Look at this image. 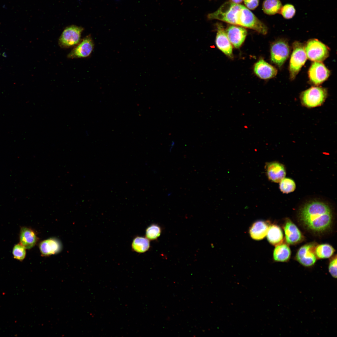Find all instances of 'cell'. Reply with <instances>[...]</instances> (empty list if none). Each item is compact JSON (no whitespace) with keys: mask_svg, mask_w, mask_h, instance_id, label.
Returning <instances> with one entry per match:
<instances>
[{"mask_svg":"<svg viewBox=\"0 0 337 337\" xmlns=\"http://www.w3.org/2000/svg\"><path fill=\"white\" fill-rule=\"evenodd\" d=\"M299 218L303 226L314 232L322 233L331 227L333 219L332 210L326 203L317 200L305 203L301 208Z\"/></svg>","mask_w":337,"mask_h":337,"instance_id":"obj_1","label":"cell"},{"mask_svg":"<svg viewBox=\"0 0 337 337\" xmlns=\"http://www.w3.org/2000/svg\"><path fill=\"white\" fill-rule=\"evenodd\" d=\"M243 6L231 2L222 4L216 11L209 14V20L217 19L233 25H236V17L238 12Z\"/></svg>","mask_w":337,"mask_h":337,"instance_id":"obj_2","label":"cell"},{"mask_svg":"<svg viewBox=\"0 0 337 337\" xmlns=\"http://www.w3.org/2000/svg\"><path fill=\"white\" fill-rule=\"evenodd\" d=\"M236 22V25L252 29L262 34L267 32L266 26L244 6L237 13Z\"/></svg>","mask_w":337,"mask_h":337,"instance_id":"obj_3","label":"cell"},{"mask_svg":"<svg viewBox=\"0 0 337 337\" xmlns=\"http://www.w3.org/2000/svg\"><path fill=\"white\" fill-rule=\"evenodd\" d=\"M327 90L325 88L312 87L303 92L300 95L302 104L308 108H313L322 105L326 100Z\"/></svg>","mask_w":337,"mask_h":337,"instance_id":"obj_4","label":"cell"},{"mask_svg":"<svg viewBox=\"0 0 337 337\" xmlns=\"http://www.w3.org/2000/svg\"><path fill=\"white\" fill-rule=\"evenodd\" d=\"M293 47L289 66L290 76L291 80L295 78L307 58L304 47L301 43L295 42L293 44Z\"/></svg>","mask_w":337,"mask_h":337,"instance_id":"obj_5","label":"cell"},{"mask_svg":"<svg viewBox=\"0 0 337 337\" xmlns=\"http://www.w3.org/2000/svg\"><path fill=\"white\" fill-rule=\"evenodd\" d=\"M83 27L75 25L68 26L65 28L59 37L58 43L62 48L74 47L81 40Z\"/></svg>","mask_w":337,"mask_h":337,"instance_id":"obj_6","label":"cell"},{"mask_svg":"<svg viewBox=\"0 0 337 337\" xmlns=\"http://www.w3.org/2000/svg\"><path fill=\"white\" fill-rule=\"evenodd\" d=\"M307 57L310 60L321 62L329 56V49L325 44L315 39L309 40L304 47Z\"/></svg>","mask_w":337,"mask_h":337,"instance_id":"obj_7","label":"cell"},{"mask_svg":"<svg viewBox=\"0 0 337 337\" xmlns=\"http://www.w3.org/2000/svg\"><path fill=\"white\" fill-rule=\"evenodd\" d=\"M270 52L271 61L280 67L289 57L290 52L289 46L286 41L280 39L272 44Z\"/></svg>","mask_w":337,"mask_h":337,"instance_id":"obj_8","label":"cell"},{"mask_svg":"<svg viewBox=\"0 0 337 337\" xmlns=\"http://www.w3.org/2000/svg\"><path fill=\"white\" fill-rule=\"evenodd\" d=\"M94 47L93 41L90 35H88L81 40L68 54L69 59L86 58L89 56Z\"/></svg>","mask_w":337,"mask_h":337,"instance_id":"obj_9","label":"cell"},{"mask_svg":"<svg viewBox=\"0 0 337 337\" xmlns=\"http://www.w3.org/2000/svg\"><path fill=\"white\" fill-rule=\"evenodd\" d=\"M316 246L315 243H310L301 247L296 253V260L301 265L305 267H310L313 265L317 259L315 253Z\"/></svg>","mask_w":337,"mask_h":337,"instance_id":"obj_10","label":"cell"},{"mask_svg":"<svg viewBox=\"0 0 337 337\" xmlns=\"http://www.w3.org/2000/svg\"><path fill=\"white\" fill-rule=\"evenodd\" d=\"M308 73L310 82L314 85H318L328 79L330 71L322 63L314 61L311 65Z\"/></svg>","mask_w":337,"mask_h":337,"instance_id":"obj_11","label":"cell"},{"mask_svg":"<svg viewBox=\"0 0 337 337\" xmlns=\"http://www.w3.org/2000/svg\"><path fill=\"white\" fill-rule=\"evenodd\" d=\"M217 33L215 42L218 48L225 55L233 57L232 46L226 34L225 30L220 24L217 25Z\"/></svg>","mask_w":337,"mask_h":337,"instance_id":"obj_12","label":"cell"},{"mask_svg":"<svg viewBox=\"0 0 337 337\" xmlns=\"http://www.w3.org/2000/svg\"><path fill=\"white\" fill-rule=\"evenodd\" d=\"M227 37L234 47L238 48L244 42L247 35V31L243 27L231 25L225 30Z\"/></svg>","mask_w":337,"mask_h":337,"instance_id":"obj_13","label":"cell"},{"mask_svg":"<svg viewBox=\"0 0 337 337\" xmlns=\"http://www.w3.org/2000/svg\"><path fill=\"white\" fill-rule=\"evenodd\" d=\"M286 242L289 244L294 245L302 241L303 237L301 232L296 225L290 220H286L284 227Z\"/></svg>","mask_w":337,"mask_h":337,"instance_id":"obj_14","label":"cell"},{"mask_svg":"<svg viewBox=\"0 0 337 337\" xmlns=\"http://www.w3.org/2000/svg\"><path fill=\"white\" fill-rule=\"evenodd\" d=\"M254 71L256 75L263 79H267L275 76L277 73L276 69L263 59H261L254 65Z\"/></svg>","mask_w":337,"mask_h":337,"instance_id":"obj_15","label":"cell"},{"mask_svg":"<svg viewBox=\"0 0 337 337\" xmlns=\"http://www.w3.org/2000/svg\"><path fill=\"white\" fill-rule=\"evenodd\" d=\"M266 171L269 179L275 183L280 182L285 178L286 174L284 165L277 162L268 163L266 165Z\"/></svg>","mask_w":337,"mask_h":337,"instance_id":"obj_16","label":"cell"},{"mask_svg":"<svg viewBox=\"0 0 337 337\" xmlns=\"http://www.w3.org/2000/svg\"><path fill=\"white\" fill-rule=\"evenodd\" d=\"M38 239L36 233L31 228L26 227L21 228L19 234V243L26 249L33 247Z\"/></svg>","mask_w":337,"mask_h":337,"instance_id":"obj_17","label":"cell"},{"mask_svg":"<svg viewBox=\"0 0 337 337\" xmlns=\"http://www.w3.org/2000/svg\"><path fill=\"white\" fill-rule=\"evenodd\" d=\"M61 248L60 241L55 238H50L43 240L39 245L40 252L43 256L57 254L60 252Z\"/></svg>","mask_w":337,"mask_h":337,"instance_id":"obj_18","label":"cell"},{"mask_svg":"<svg viewBox=\"0 0 337 337\" xmlns=\"http://www.w3.org/2000/svg\"><path fill=\"white\" fill-rule=\"evenodd\" d=\"M269 226L267 222L258 221L254 222L250 229L251 237L256 240H261L266 236Z\"/></svg>","mask_w":337,"mask_h":337,"instance_id":"obj_19","label":"cell"},{"mask_svg":"<svg viewBox=\"0 0 337 337\" xmlns=\"http://www.w3.org/2000/svg\"><path fill=\"white\" fill-rule=\"evenodd\" d=\"M266 235L269 242L274 246L280 245L283 242L282 232L280 227L277 225H272L269 226Z\"/></svg>","mask_w":337,"mask_h":337,"instance_id":"obj_20","label":"cell"},{"mask_svg":"<svg viewBox=\"0 0 337 337\" xmlns=\"http://www.w3.org/2000/svg\"><path fill=\"white\" fill-rule=\"evenodd\" d=\"M291 255L290 249L286 244H281L276 246L274 250L273 258L276 261L286 262L289 259Z\"/></svg>","mask_w":337,"mask_h":337,"instance_id":"obj_21","label":"cell"},{"mask_svg":"<svg viewBox=\"0 0 337 337\" xmlns=\"http://www.w3.org/2000/svg\"><path fill=\"white\" fill-rule=\"evenodd\" d=\"M150 245L149 240L146 237L137 236L133 240L131 247L134 252L142 253L149 249Z\"/></svg>","mask_w":337,"mask_h":337,"instance_id":"obj_22","label":"cell"},{"mask_svg":"<svg viewBox=\"0 0 337 337\" xmlns=\"http://www.w3.org/2000/svg\"><path fill=\"white\" fill-rule=\"evenodd\" d=\"M282 7L280 0H265L262 4V9L266 14L273 15L279 13Z\"/></svg>","mask_w":337,"mask_h":337,"instance_id":"obj_23","label":"cell"},{"mask_svg":"<svg viewBox=\"0 0 337 337\" xmlns=\"http://www.w3.org/2000/svg\"><path fill=\"white\" fill-rule=\"evenodd\" d=\"M335 251L334 248L327 244L316 245L315 249V255L319 259L329 258L332 255Z\"/></svg>","mask_w":337,"mask_h":337,"instance_id":"obj_24","label":"cell"},{"mask_svg":"<svg viewBox=\"0 0 337 337\" xmlns=\"http://www.w3.org/2000/svg\"><path fill=\"white\" fill-rule=\"evenodd\" d=\"M279 188L283 193H288L293 192L296 188V184L292 179L284 178L280 182Z\"/></svg>","mask_w":337,"mask_h":337,"instance_id":"obj_25","label":"cell"},{"mask_svg":"<svg viewBox=\"0 0 337 337\" xmlns=\"http://www.w3.org/2000/svg\"><path fill=\"white\" fill-rule=\"evenodd\" d=\"M161 233V229L158 225L153 224L146 229V237L149 240H154L157 239Z\"/></svg>","mask_w":337,"mask_h":337,"instance_id":"obj_26","label":"cell"},{"mask_svg":"<svg viewBox=\"0 0 337 337\" xmlns=\"http://www.w3.org/2000/svg\"><path fill=\"white\" fill-rule=\"evenodd\" d=\"M26 249L20 243L15 244L12 250L14 258L20 261H23L26 256Z\"/></svg>","mask_w":337,"mask_h":337,"instance_id":"obj_27","label":"cell"},{"mask_svg":"<svg viewBox=\"0 0 337 337\" xmlns=\"http://www.w3.org/2000/svg\"><path fill=\"white\" fill-rule=\"evenodd\" d=\"M295 12V8L293 5L290 4H287L282 6L279 13L284 18L290 19L294 16Z\"/></svg>","mask_w":337,"mask_h":337,"instance_id":"obj_28","label":"cell"},{"mask_svg":"<svg viewBox=\"0 0 337 337\" xmlns=\"http://www.w3.org/2000/svg\"><path fill=\"white\" fill-rule=\"evenodd\" d=\"M329 272L332 276L337 278V257L336 255L330 261L328 266Z\"/></svg>","mask_w":337,"mask_h":337,"instance_id":"obj_29","label":"cell"},{"mask_svg":"<svg viewBox=\"0 0 337 337\" xmlns=\"http://www.w3.org/2000/svg\"><path fill=\"white\" fill-rule=\"evenodd\" d=\"M246 6L249 9L253 10L258 6L259 0H243Z\"/></svg>","mask_w":337,"mask_h":337,"instance_id":"obj_30","label":"cell"},{"mask_svg":"<svg viewBox=\"0 0 337 337\" xmlns=\"http://www.w3.org/2000/svg\"><path fill=\"white\" fill-rule=\"evenodd\" d=\"M242 0H232V2L237 4H239L241 2Z\"/></svg>","mask_w":337,"mask_h":337,"instance_id":"obj_31","label":"cell"},{"mask_svg":"<svg viewBox=\"0 0 337 337\" xmlns=\"http://www.w3.org/2000/svg\"><path fill=\"white\" fill-rule=\"evenodd\" d=\"M116 0V1H119V0Z\"/></svg>","mask_w":337,"mask_h":337,"instance_id":"obj_32","label":"cell"}]
</instances>
